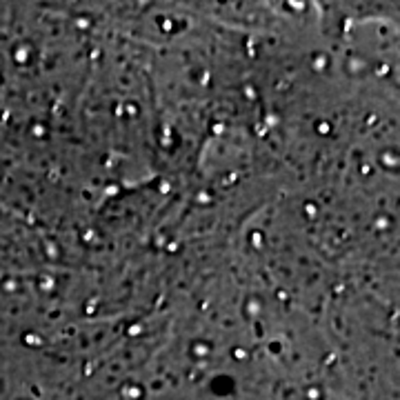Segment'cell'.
Wrapping results in <instances>:
<instances>
[]
</instances>
